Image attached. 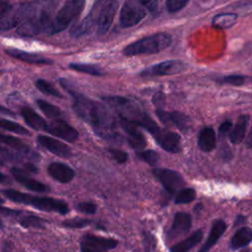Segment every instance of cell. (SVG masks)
Segmentation results:
<instances>
[{"mask_svg":"<svg viewBox=\"0 0 252 252\" xmlns=\"http://www.w3.org/2000/svg\"><path fill=\"white\" fill-rule=\"evenodd\" d=\"M59 83L73 97L72 106L76 114L89 123L96 135L103 139H115L118 136L115 120L102 104L76 92L65 78H60Z\"/></svg>","mask_w":252,"mask_h":252,"instance_id":"1","label":"cell"},{"mask_svg":"<svg viewBox=\"0 0 252 252\" xmlns=\"http://www.w3.org/2000/svg\"><path fill=\"white\" fill-rule=\"evenodd\" d=\"M102 99L115 109L120 120L133 123L139 128L143 127L150 132L152 136H155L160 129L152 117L141 109L136 101L117 95L102 96Z\"/></svg>","mask_w":252,"mask_h":252,"instance_id":"2","label":"cell"},{"mask_svg":"<svg viewBox=\"0 0 252 252\" xmlns=\"http://www.w3.org/2000/svg\"><path fill=\"white\" fill-rule=\"evenodd\" d=\"M1 193L12 202L29 205L39 211L54 212L61 215H66L70 211L67 203L59 199L33 196L14 189H4L1 191Z\"/></svg>","mask_w":252,"mask_h":252,"instance_id":"3","label":"cell"},{"mask_svg":"<svg viewBox=\"0 0 252 252\" xmlns=\"http://www.w3.org/2000/svg\"><path fill=\"white\" fill-rule=\"evenodd\" d=\"M54 5H56L54 2L38 3L33 13L20 25L18 32L25 36L35 35L42 32H47L52 23L51 13L53 11Z\"/></svg>","mask_w":252,"mask_h":252,"instance_id":"4","label":"cell"},{"mask_svg":"<svg viewBox=\"0 0 252 252\" xmlns=\"http://www.w3.org/2000/svg\"><path fill=\"white\" fill-rule=\"evenodd\" d=\"M172 41L167 32H157L128 44L123 49L125 56H137L143 54H155L165 49Z\"/></svg>","mask_w":252,"mask_h":252,"instance_id":"5","label":"cell"},{"mask_svg":"<svg viewBox=\"0 0 252 252\" xmlns=\"http://www.w3.org/2000/svg\"><path fill=\"white\" fill-rule=\"evenodd\" d=\"M86 2L84 0H68L57 12L49 29V34H55L66 30L82 13Z\"/></svg>","mask_w":252,"mask_h":252,"instance_id":"6","label":"cell"},{"mask_svg":"<svg viewBox=\"0 0 252 252\" xmlns=\"http://www.w3.org/2000/svg\"><path fill=\"white\" fill-rule=\"evenodd\" d=\"M146 8L141 4V1H126L120 11V27L123 29L135 27L146 17Z\"/></svg>","mask_w":252,"mask_h":252,"instance_id":"7","label":"cell"},{"mask_svg":"<svg viewBox=\"0 0 252 252\" xmlns=\"http://www.w3.org/2000/svg\"><path fill=\"white\" fill-rule=\"evenodd\" d=\"M153 173L169 194L176 193L180 189L184 188L185 180L181 174L175 170L156 167L153 169Z\"/></svg>","mask_w":252,"mask_h":252,"instance_id":"8","label":"cell"},{"mask_svg":"<svg viewBox=\"0 0 252 252\" xmlns=\"http://www.w3.org/2000/svg\"><path fill=\"white\" fill-rule=\"evenodd\" d=\"M185 64L179 60H166L158 64L149 66L141 71V77H157V76H169L176 75L183 72Z\"/></svg>","mask_w":252,"mask_h":252,"instance_id":"9","label":"cell"},{"mask_svg":"<svg viewBox=\"0 0 252 252\" xmlns=\"http://www.w3.org/2000/svg\"><path fill=\"white\" fill-rule=\"evenodd\" d=\"M117 244V240L113 238L87 234L82 238L80 247L81 252H107V250L115 248Z\"/></svg>","mask_w":252,"mask_h":252,"instance_id":"10","label":"cell"},{"mask_svg":"<svg viewBox=\"0 0 252 252\" xmlns=\"http://www.w3.org/2000/svg\"><path fill=\"white\" fill-rule=\"evenodd\" d=\"M118 5H119V2L115 0L101 2V5L98 11L97 24H96L97 34L103 35L108 32V30L112 25Z\"/></svg>","mask_w":252,"mask_h":252,"instance_id":"11","label":"cell"},{"mask_svg":"<svg viewBox=\"0 0 252 252\" xmlns=\"http://www.w3.org/2000/svg\"><path fill=\"white\" fill-rule=\"evenodd\" d=\"M102 1H96L93 5L91 11L88 13V15L77 25H74L70 30V35L74 38H78L81 36H84L92 32L94 27L97 24V17H98V11L100 8Z\"/></svg>","mask_w":252,"mask_h":252,"instance_id":"12","label":"cell"},{"mask_svg":"<svg viewBox=\"0 0 252 252\" xmlns=\"http://www.w3.org/2000/svg\"><path fill=\"white\" fill-rule=\"evenodd\" d=\"M45 132L70 143L75 142L79 138V132L63 119H55L47 122Z\"/></svg>","mask_w":252,"mask_h":252,"instance_id":"13","label":"cell"},{"mask_svg":"<svg viewBox=\"0 0 252 252\" xmlns=\"http://www.w3.org/2000/svg\"><path fill=\"white\" fill-rule=\"evenodd\" d=\"M156 113L159 120L164 124H174L181 132L187 133L192 128L191 119L184 113L180 111L168 112L163 110V108H157Z\"/></svg>","mask_w":252,"mask_h":252,"instance_id":"14","label":"cell"},{"mask_svg":"<svg viewBox=\"0 0 252 252\" xmlns=\"http://www.w3.org/2000/svg\"><path fill=\"white\" fill-rule=\"evenodd\" d=\"M154 138L157 144L167 153L176 154L181 151L180 136L173 131L160 128Z\"/></svg>","mask_w":252,"mask_h":252,"instance_id":"15","label":"cell"},{"mask_svg":"<svg viewBox=\"0 0 252 252\" xmlns=\"http://www.w3.org/2000/svg\"><path fill=\"white\" fill-rule=\"evenodd\" d=\"M192 225L191 216L184 212H178L175 214L170 229L167 232V240H174L184 234H186Z\"/></svg>","mask_w":252,"mask_h":252,"instance_id":"16","label":"cell"},{"mask_svg":"<svg viewBox=\"0 0 252 252\" xmlns=\"http://www.w3.org/2000/svg\"><path fill=\"white\" fill-rule=\"evenodd\" d=\"M0 143L4 144L8 148H11L15 152H17L20 156H25L28 158H31L32 160H38L39 155L33 152L26 143H24L21 139L11 136V135H5L0 132Z\"/></svg>","mask_w":252,"mask_h":252,"instance_id":"17","label":"cell"},{"mask_svg":"<svg viewBox=\"0 0 252 252\" xmlns=\"http://www.w3.org/2000/svg\"><path fill=\"white\" fill-rule=\"evenodd\" d=\"M36 140H37V143L42 148H44L45 150H47L48 152L52 153L55 156L68 158L72 155V152L69 146L57 139H54L52 137L45 136V135H39L37 136Z\"/></svg>","mask_w":252,"mask_h":252,"instance_id":"18","label":"cell"},{"mask_svg":"<svg viewBox=\"0 0 252 252\" xmlns=\"http://www.w3.org/2000/svg\"><path fill=\"white\" fill-rule=\"evenodd\" d=\"M120 123L122 126V129L125 131L127 135L130 146L138 152L145 150L147 141L145 136L139 130V127L133 123H130L124 120H120Z\"/></svg>","mask_w":252,"mask_h":252,"instance_id":"19","label":"cell"},{"mask_svg":"<svg viewBox=\"0 0 252 252\" xmlns=\"http://www.w3.org/2000/svg\"><path fill=\"white\" fill-rule=\"evenodd\" d=\"M11 173L21 185H23L29 190H32L33 192H38V193H44L49 191V188L47 185L41 183L40 181H37L36 179L32 178L26 172H24V170L18 167H12Z\"/></svg>","mask_w":252,"mask_h":252,"instance_id":"20","label":"cell"},{"mask_svg":"<svg viewBox=\"0 0 252 252\" xmlns=\"http://www.w3.org/2000/svg\"><path fill=\"white\" fill-rule=\"evenodd\" d=\"M48 174L60 183H69L75 177L74 169L66 163L60 161L51 162L47 166Z\"/></svg>","mask_w":252,"mask_h":252,"instance_id":"21","label":"cell"},{"mask_svg":"<svg viewBox=\"0 0 252 252\" xmlns=\"http://www.w3.org/2000/svg\"><path fill=\"white\" fill-rule=\"evenodd\" d=\"M5 52L11 57H14L20 61L30 63V64H37V65H52L53 64V60H51L49 58H45L36 53L28 52V51L21 50L18 48H9V49H6Z\"/></svg>","mask_w":252,"mask_h":252,"instance_id":"22","label":"cell"},{"mask_svg":"<svg viewBox=\"0 0 252 252\" xmlns=\"http://www.w3.org/2000/svg\"><path fill=\"white\" fill-rule=\"evenodd\" d=\"M227 224L222 220H216L211 227L210 233L204 242V244L201 246L198 252H209L213 246L219 241V239L221 237V235L226 230Z\"/></svg>","mask_w":252,"mask_h":252,"instance_id":"23","label":"cell"},{"mask_svg":"<svg viewBox=\"0 0 252 252\" xmlns=\"http://www.w3.org/2000/svg\"><path fill=\"white\" fill-rule=\"evenodd\" d=\"M21 114L25 122L27 123V125H29L32 129L45 132L47 127V122L32 107H29V106L22 107Z\"/></svg>","mask_w":252,"mask_h":252,"instance_id":"24","label":"cell"},{"mask_svg":"<svg viewBox=\"0 0 252 252\" xmlns=\"http://www.w3.org/2000/svg\"><path fill=\"white\" fill-rule=\"evenodd\" d=\"M249 123V116L246 114L240 115L234 124V126L231 128L230 132L228 133V139L231 144L237 145L241 143L246 135L247 127Z\"/></svg>","mask_w":252,"mask_h":252,"instance_id":"25","label":"cell"},{"mask_svg":"<svg viewBox=\"0 0 252 252\" xmlns=\"http://www.w3.org/2000/svg\"><path fill=\"white\" fill-rule=\"evenodd\" d=\"M217 145L216 132L212 127H205L200 131L198 137V147L201 151L212 152Z\"/></svg>","mask_w":252,"mask_h":252,"instance_id":"26","label":"cell"},{"mask_svg":"<svg viewBox=\"0 0 252 252\" xmlns=\"http://www.w3.org/2000/svg\"><path fill=\"white\" fill-rule=\"evenodd\" d=\"M203 238V230L198 229L185 239L177 242L170 248V252H189L193 247L198 245Z\"/></svg>","mask_w":252,"mask_h":252,"instance_id":"27","label":"cell"},{"mask_svg":"<svg viewBox=\"0 0 252 252\" xmlns=\"http://www.w3.org/2000/svg\"><path fill=\"white\" fill-rule=\"evenodd\" d=\"M252 241V229L242 226L236 230L230 239V247L233 250L244 248Z\"/></svg>","mask_w":252,"mask_h":252,"instance_id":"28","label":"cell"},{"mask_svg":"<svg viewBox=\"0 0 252 252\" xmlns=\"http://www.w3.org/2000/svg\"><path fill=\"white\" fill-rule=\"evenodd\" d=\"M237 21V15L234 13H224L216 15L212 20V25L217 29L226 30L231 28Z\"/></svg>","mask_w":252,"mask_h":252,"instance_id":"29","label":"cell"},{"mask_svg":"<svg viewBox=\"0 0 252 252\" xmlns=\"http://www.w3.org/2000/svg\"><path fill=\"white\" fill-rule=\"evenodd\" d=\"M69 67L77 72L80 73H85V74H89L92 76H102L104 73L102 71V69L95 64H91V63H77V62H73L69 64Z\"/></svg>","mask_w":252,"mask_h":252,"instance_id":"30","label":"cell"},{"mask_svg":"<svg viewBox=\"0 0 252 252\" xmlns=\"http://www.w3.org/2000/svg\"><path fill=\"white\" fill-rule=\"evenodd\" d=\"M36 104L38 106V108L41 110V112L47 117L50 118L52 120L55 119H60L62 112L60 110L59 107H57L56 105H53L51 103H49L48 101L38 98L36 99Z\"/></svg>","mask_w":252,"mask_h":252,"instance_id":"31","label":"cell"},{"mask_svg":"<svg viewBox=\"0 0 252 252\" xmlns=\"http://www.w3.org/2000/svg\"><path fill=\"white\" fill-rule=\"evenodd\" d=\"M0 128L9 132H13L15 134H21V135H27V136L31 135L30 131L24 126H22L21 124L5 118H0Z\"/></svg>","mask_w":252,"mask_h":252,"instance_id":"32","label":"cell"},{"mask_svg":"<svg viewBox=\"0 0 252 252\" xmlns=\"http://www.w3.org/2000/svg\"><path fill=\"white\" fill-rule=\"evenodd\" d=\"M19 222L24 227L32 228H42L44 227V220L34 215H23L19 219Z\"/></svg>","mask_w":252,"mask_h":252,"instance_id":"33","label":"cell"},{"mask_svg":"<svg viewBox=\"0 0 252 252\" xmlns=\"http://www.w3.org/2000/svg\"><path fill=\"white\" fill-rule=\"evenodd\" d=\"M35 87L37 90H39L44 94H48V95L55 96L58 98L63 97L62 94L59 91H57L49 82H47L44 79H37L35 82Z\"/></svg>","mask_w":252,"mask_h":252,"instance_id":"34","label":"cell"},{"mask_svg":"<svg viewBox=\"0 0 252 252\" xmlns=\"http://www.w3.org/2000/svg\"><path fill=\"white\" fill-rule=\"evenodd\" d=\"M196 198V191L193 188H182L176 192L174 203L175 204H188Z\"/></svg>","mask_w":252,"mask_h":252,"instance_id":"35","label":"cell"},{"mask_svg":"<svg viewBox=\"0 0 252 252\" xmlns=\"http://www.w3.org/2000/svg\"><path fill=\"white\" fill-rule=\"evenodd\" d=\"M138 156L140 157L141 159H143L144 161H146L147 163H149L152 166L157 165V163L158 162V159H159L158 154L154 150L140 151V152H138Z\"/></svg>","mask_w":252,"mask_h":252,"instance_id":"36","label":"cell"},{"mask_svg":"<svg viewBox=\"0 0 252 252\" xmlns=\"http://www.w3.org/2000/svg\"><path fill=\"white\" fill-rule=\"evenodd\" d=\"M92 221L90 220L87 219H79V218H75V219H70V220H66L62 222V225L64 227L67 228H82L85 227L87 225H89Z\"/></svg>","mask_w":252,"mask_h":252,"instance_id":"37","label":"cell"},{"mask_svg":"<svg viewBox=\"0 0 252 252\" xmlns=\"http://www.w3.org/2000/svg\"><path fill=\"white\" fill-rule=\"evenodd\" d=\"M218 82H220L221 84H228V85L240 87L241 85L244 84L245 77L242 75H228V76H223L222 78L219 79Z\"/></svg>","mask_w":252,"mask_h":252,"instance_id":"38","label":"cell"},{"mask_svg":"<svg viewBox=\"0 0 252 252\" xmlns=\"http://www.w3.org/2000/svg\"><path fill=\"white\" fill-rule=\"evenodd\" d=\"M188 3V0H167L165 6L169 13H176L186 7Z\"/></svg>","mask_w":252,"mask_h":252,"instance_id":"39","label":"cell"},{"mask_svg":"<svg viewBox=\"0 0 252 252\" xmlns=\"http://www.w3.org/2000/svg\"><path fill=\"white\" fill-rule=\"evenodd\" d=\"M76 209L81 213L93 215L96 212V205L92 202H81L76 206Z\"/></svg>","mask_w":252,"mask_h":252,"instance_id":"40","label":"cell"},{"mask_svg":"<svg viewBox=\"0 0 252 252\" xmlns=\"http://www.w3.org/2000/svg\"><path fill=\"white\" fill-rule=\"evenodd\" d=\"M108 152L112 156V158L118 162V163H124L128 160V154L122 150L117 149H109Z\"/></svg>","mask_w":252,"mask_h":252,"instance_id":"41","label":"cell"},{"mask_svg":"<svg viewBox=\"0 0 252 252\" xmlns=\"http://www.w3.org/2000/svg\"><path fill=\"white\" fill-rule=\"evenodd\" d=\"M0 155H1L3 158H6L9 159V160H17V161H19V160L21 159V158H19L20 156L14 155V154L9 150V148L4 147L1 143H0Z\"/></svg>","mask_w":252,"mask_h":252,"instance_id":"42","label":"cell"},{"mask_svg":"<svg viewBox=\"0 0 252 252\" xmlns=\"http://www.w3.org/2000/svg\"><path fill=\"white\" fill-rule=\"evenodd\" d=\"M164 94L161 92H157L153 96V103L157 106V108H162L164 103Z\"/></svg>","mask_w":252,"mask_h":252,"instance_id":"43","label":"cell"},{"mask_svg":"<svg viewBox=\"0 0 252 252\" xmlns=\"http://www.w3.org/2000/svg\"><path fill=\"white\" fill-rule=\"evenodd\" d=\"M231 128H232V122H231V121L226 120V121L222 122V123L220 124V128H219V134H220V136H221V137L225 136L226 134H228V133L230 132Z\"/></svg>","mask_w":252,"mask_h":252,"instance_id":"44","label":"cell"},{"mask_svg":"<svg viewBox=\"0 0 252 252\" xmlns=\"http://www.w3.org/2000/svg\"><path fill=\"white\" fill-rule=\"evenodd\" d=\"M141 4L151 12H154L158 6L157 1H141Z\"/></svg>","mask_w":252,"mask_h":252,"instance_id":"45","label":"cell"},{"mask_svg":"<svg viewBox=\"0 0 252 252\" xmlns=\"http://www.w3.org/2000/svg\"><path fill=\"white\" fill-rule=\"evenodd\" d=\"M12 9V5L8 1H1L0 0V16L8 12Z\"/></svg>","mask_w":252,"mask_h":252,"instance_id":"46","label":"cell"},{"mask_svg":"<svg viewBox=\"0 0 252 252\" xmlns=\"http://www.w3.org/2000/svg\"><path fill=\"white\" fill-rule=\"evenodd\" d=\"M12 181H11V178L6 175L5 173L1 172L0 171V184H3V185H8V184H11Z\"/></svg>","mask_w":252,"mask_h":252,"instance_id":"47","label":"cell"},{"mask_svg":"<svg viewBox=\"0 0 252 252\" xmlns=\"http://www.w3.org/2000/svg\"><path fill=\"white\" fill-rule=\"evenodd\" d=\"M246 147L249 149L252 148V123H251V127H250V130L248 133V137L246 139Z\"/></svg>","mask_w":252,"mask_h":252,"instance_id":"48","label":"cell"},{"mask_svg":"<svg viewBox=\"0 0 252 252\" xmlns=\"http://www.w3.org/2000/svg\"><path fill=\"white\" fill-rule=\"evenodd\" d=\"M0 112L4 113V114H6V115H10V116H15V115H16L12 110H10V109H8V108H5V107H3V106H0Z\"/></svg>","mask_w":252,"mask_h":252,"instance_id":"49","label":"cell"},{"mask_svg":"<svg viewBox=\"0 0 252 252\" xmlns=\"http://www.w3.org/2000/svg\"><path fill=\"white\" fill-rule=\"evenodd\" d=\"M25 166H26L31 172H33V173L37 172V167H36L35 165H33L32 163H27Z\"/></svg>","mask_w":252,"mask_h":252,"instance_id":"50","label":"cell"},{"mask_svg":"<svg viewBox=\"0 0 252 252\" xmlns=\"http://www.w3.org/2000/svg\"><path fill=\"white\" fill-rule=\"evenodd\" d=\"M4 165V161L1 159V158H0V166H3Z\"/></svg>","mask_w":252,"mask_h":252,"instance_id":"51","label":"cell"},{"mask_svg":"<svg viewBox=\"0 0 252 252\" xmlns=\"http://www.w3.org/2000/svg\"><path fill=\"white\" fill-rule=\"evenodd\" d=\"M240 252H249V249H243V250L240 251Z\"/></svg>","mask_w":252,"mask_h":252,"instance_id":"52","label":"cell"},{"mask_svg":"<svg viewBox=\"0 0 252 252\" xmlns=\"http://www.w3.org/2000/svg\"><path fill=\"white\" fill-rule=\"evenodd\" d=\"M2 203H3V200L0 199V204H2ZM0 210H1V206H0Z\"/></svg>","mask_w":252,"mask_h":252,"instance_id":"53","label":"cell"},{"mask_svg":"<svg viewBox=\"0 0 252 252\" xmlns=\"http://www.w3.org/2000/svg\"><path fill=\"white\" fill-rule=\"evenodd\" d=\"M2 227V221H1V220H0V228Z\"/></svg>","mask_w":252,"mask_h":252,"instance_id":"54","label":"cell"}]
</instances>
